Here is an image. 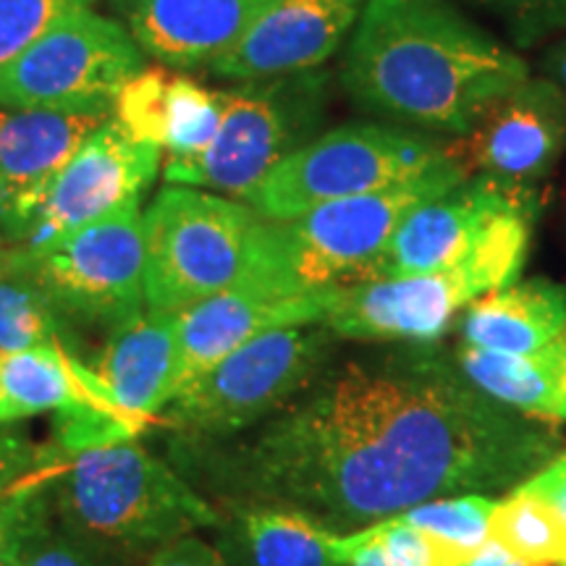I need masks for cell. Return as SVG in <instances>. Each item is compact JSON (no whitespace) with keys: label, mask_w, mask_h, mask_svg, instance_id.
I'll list each match as a JSON object with an SVG mask.
<instances>
[{"label":"cell","mask_w":566,"mask_h":566,"mask_svg":"<svg viewBox=\"0 0 566 566\" xmlns=\"http://www.w3.org/2000/svg\"><path fill=\"white\" fill-rule=\"evenodd\" d=\"M562 449L554 424L499 405L430 344L334 363L223 441L166 438L168 462L216 506L286 509L336 535L443 495L509 493Z\"/></svg>","instance_id":"cell-1"},{"label":"cell","mask_w":566,"mask_h":566,"mask_svg":"<svg viewBox=\"0 0 566 566\" xmlns=\"http://www.w3.org/2000/svg\"><path fill=\"white\" fill-rule=\"evenodd\" d=\"M530 80L509 51L449 0H365L342 82L363 108L417 132L464 137Z\"/></svg>","instance_id":"cell-2"},{"label":"cell","mask_w":566,"mask_h":566,"mask_svg":"<svg viewBox=\"0 0 566 566\" xmlns=\"http://www.w3.org/2000/svg\"><path fill=\"white\" fill-rule=\"evenodd\" d=\"M61 527L139 566L160 548L200 530H216L223 512L179 475L166 457L126 441L92 443L61 454L48 478Z\"/></svg>","instance_id":"cell-3"},{"label":"cell","mask_w":566,"mask_h":566,"mask_svg":"<svg viewBox=\"0 0 566 566\" xmlns=\"http://www.w3.org/2000/svg\"><path fill=\"white\" fill-rule=\"evenodd\" d=\"M451 158L384 192L321 205L292 221L254 226L250 263L237 286L271 296L321 294L365 281L367 268L409 212L467 179Z\"/></svg>","instance_id":"cell-4"},{"label":"cell","mask_w":566,"mask_h":566,"mask_svg":"<svg viewBox=\"0 0 566 566\" xmlns=\"http://www.w3.org/2000/svg\"><path fill=\"white\" fill-rule=\"evenodd\" d=\"M541 208L499 216L478 244L443 271L359 281L325 292V328L363 344H433L483 294L516 283Z\"/></svg>","instance_id":"cell-5"},{"label":"cell","mask_w":566,"mask_h":566,"mask_svg":"<svg viewBox=\"0 0 566 566\" xmlns=\"http://www.w3.org/2000/svg\"><path fill=\"white\" fill-rule=\"evenodd\" d=\"M338 342L321 323L268 331L184 384L155 428L181 441H223L258 428L334 365Z\"/></svg>","instance_id":"cell-6"},{"label":"cell","mask_w":566,"mask_h":566,"mask_svg":"<svg viewBox=\"0 0 566 566\" xmlns=\"http://www.w3.org/2000/svg\"><path fill=\"white\" fill-rule=\"evenodd\" d=\"M258 221L239 200L181 184L163 189L142 216L147 310L179 315L237 286Z\"/></svg>","instance_id":"cell-7"},{"label":"cell","mask_w":566,"mask_h":566,"mask_svg":"<svg viewBox=\"0 0 566 566\" xmlns=\"http://www.w3.org/2000/svg\"><path fill=\"white\" fill-rule=\"evenodd\" d=\"M449 160V147L412 129L342 126L286 155L244 205L265 221H292L321 205L384 192Z\"/></svg>","instance_id":"cell-8"},{"label":"cell","mask_w":566,"mask_h":566,"mask_svg":"<svg viewBox=\"0 0 566 566\" xmlns=\"http://www.w3.org/2000/svg\"><path fill=\"white\" fill-rule=\"evenodd\" d=\"M0 263L30 281L55 315L108 334L147 310L139 202L42 250H3Z\"/></svg>","instance_id":"cell-9"},{"label":"cell","mask_w":566,"mask_h":566,"mask_svg":"<svg viewBox=\"0 0 566 566\" xmlns=\"http://www.w3.org/2000/svg\"><path fill=\"white\" fill-rule=\"evenodd\" d=\"M321 87L323 76L300 71L226 92L218 137L200 158L168 160L166 181L208 187L242 202L273 166L300 150L321 111Z\"/></svg>","instance_id":"cell-10"},{"label":"cell","mask_w":566,"mask_h":566,"mask_svg":"<svg viewBox=\"0 0 566 566\" xmlns=\"http://www.w3.org/2000/svg\"><path fill=\"white\" fill-rule=\"evenodd\" d=\"M142 69V51L116 21L76 9L0 69V105L27 111L108 113Z\"/></svg>","instance_id":"cell-11"},{"label":"cell","mask_w":566,"mask_h":566,"mask_svg":"<svg viewBox=\"0 0 566 566\" xmlns=\"http://www.w3.org/2000/svg\"><path fill=\"white\" fill-rule=\"evenodd\" d=\"M160 166V147L129 137L105 118L55 174L38 212L11 250L34 252L113 212L137 205Z\"/></svg>","instance_id":"cell-12"},{"label":"cell","mask_w":566,"mask_h":566,"mask_svg":"<svg viewBox=\"0 0 566 566\" xmlns=\"http://www.w3.org/2000/svg\"><path fill=\"white\" fill-rule=\"evenodd\" d=\"M537 187L472 174L454 189L409 212L384 252L367 268L365 281L409 279L459 263L495 218L509 210L541 208Z\"/></svg>","instance_id":"cell-13"},{"label":"cell","mask_w":566,"mask_h":566,"mask_svg":"<svg viewBox=\"0 0 566 566\" xmlns=\"http://www.w3.org/2000/svg\"><path fill=\"white\" fill-rule=\"evenodd\" d=\"M566 150V92L551 80H527L495 101L475 129L449 147L467 174L535 187Z\"/></svg>","instance_id":"cell-14"},{"label":"cell","mask_w":566,"mask_h":566,"mask_svg":"<svg viewBox=\"0 0 566 566\" xmlns=\"http://www.w3.org/2000/svg\"><path fill=\"white\" fill-rule=\"evenodd\" d=\"M365 0H273L210 69L226 80H273L321 66L363 13Z\"/></svg>","instance_id":"cell-15"},{"label":"cell","mask_w":566,"mask_h":566,"mask_svg":"<svg viewBox=\"0 0 566 566\" xmlns=\"http://www.w3.org/2000/svg\"><path fill=\"white\" fill-rule=\"evenodd\" d=\"M108 113L27 111L0 105V233L17 244L42 197Z\"/></svg>","instance_id":"cell-16"},{"label":"cell","mask_w":566,"mask_h":566,"mask_svg":"<svg viewBox=\"0 0 566 566\" xmlns=\"http://www.w3.org/2000/svg\"><path fill=\"white\" fill-rule=\"evenodd\" d=\"M105 399L137 438L179 388V336L176 315L145 313L108 334L101 357L90 365Z\"/></svg>","instance_id":"cell-17"},{"label":"cell","mask_w":566,"mask_h":566,"mask_svg":"<svg viewBox=\"0 0 566 566\" xmlns=\"http://www.w3.org/2000/svg\"><path fill=\"white\" fill-rule=\"evenodd\" d=\"M325 292L271 296L233 286L176 315L179 388L208 373L252 338L292 325L323 323ZM176 388V391H179Z\"/></svg>","instance_id":"cell-18"},{"label":"cell","mask_w":566,"mask_h":566,"mask_svg":"<svg viewBox=\"0 0 566 566\" xmlns=\"http://www.w3.org/2000/svg\"><path fill=\"white\" fill-rule=\"evenodd\" d=\"M273 0H129L132 38L168 66H200L223 55Z\"/></svg>","instance_id":"cell-19"},{"label":"cell","mask_w":566,"mask_h":566,"mask_svg":"<svg viewBox=\"0 0 566 566\" xmlns=\"http://www.w3.org/2000/svg\"><path fill=\"white\" fill-rule=\"evenodd\" d=\"M48 412L105 415L126 438H134L113 412L92 367L63 342L0 354V428Z\"/></svg>","instance_id":"cell-20"},{"label":"cell","mask_w":566,"mask_h":566,"mask_svg":"<svg viewBox=\"0 0 566 566\" xmlns=\"http://www.w3.org/2000/svg\"><path fill=\"white\" fill-rule=\"evenodd\" d=\"M454 363L472 386L543 424L566 422V328L530 354H495L459 344Z\"/></svg>","instance_id":"cell-21"},{"label":"cell","mask_w":566,"mask_h":566,"mask_svg":"<svg viewBox=\"0 0 566 566\" xmlns=\"http://www.w3.org/2000/svg\"><path fill=\"white\" fill-rule=\"evenodd\" d=\"M221 512L212 548L226 566H344L336 533L302 514L273 506H223Z\"/></svg>","instance_id":"cell-22"},{"label":"cell","mask_w":566,"mask_h":566,"mask_svg":"<svg viewBox=\"0 0 566 566\" xmlns=\"http://www.w3.org/2000/svg\"><path fill=\"white\" fill-rule=\"evenodd\" d=\"M566 328V286L551 279L516 281L464 310L462 344L495 354H530Z\"/></svg>","instance_id":"cell-23"},{"label":"cell","mask_w":566,"mask_h":566,"mask_svg":"<svg viewBox=\"0 0 566 566\" xmlns=\"http://www.w3.org/2000/svg\"><path fill=\"white\" fill-rule=\"evenodd\" d=\"M491 541L525 566H564L566 516L514 488L493 509Z\"/></svg>","instance_id":"cell-24"},{"label":"cell","mask_w":566,"mask_h":566,"mask_svg":"<svg viewBox=\"0 0 566 566\" xmlns=\"http://www.w3.org/2000/svg\"><path fill=\"white\" fill-rule=\"evenodd\" d=\"M226 92H212L187 76H171L166 103L168 160H192L212 145L223 122Z\"/></svg>","instance_id":"cell-25"},{"label":"cell","mask_w":566,"mask_h":566,"mask_svg":"<svg viewBox=\"0 0 566 566\" xmlns=\"http://www.w3.org/2000/svg\"><path fill=\"white\" fill-rule=\"evenodd\" d=\"M499 499L501 495L488 493L443 495V499H430L394 516L405 525L420 527L424 533L441 537L449 546L475 556L491 541V516Z\"/></svg>","instance_id":"cell-26"},{"label":"cell","mask_w":566,"mask_h":566,"mask_svg":"<svg viewBox=\"0 0 566 566\" xmlns=\"http://www.w3.org/2000/svg\"><path fill=\"white\" fill-rule=\"evenodd\" d=\"M59 342V315L45 296L0 263V354Z\"/></svg>","instance_id":"cell-27"},{"label":"cell","mask_w":566,"mask_h":566,"mask_svg":"<svg viewBox=\"0 0 566 566\" xmlns=\"http://www.w3.org/2000/svg\"><path fill=\"white\" fill-rule=\"evenodd\" d=\"M168 84L171 74L166 69H139L113 101V118L129 132V137L160 150L166 145Z\"/></svg>","instance_id":"cell-28"},{"label":"cell","mask_w":566,"mask_h":566,"mask_svg":"<svg viewBox=\"0 0 566 566\" xmlns=\"http://www.w3.org/2000/svg\"><path fill=\"white\" fill-rule=\"evenodd\" d=\"M92 0H0V69L19 59L34 40Z\"/></svg>","instance_id":"cell-29"},{"label":"cell","mask_w":566,"mask_h":566,"mask_svg":"<svg viewBox=\"0 0 566 566\" xmlns=\"http://www.w3.org/2000/svg\"><path fill=\"white\" fill-rule=\"evenodd\" d=\"M27 566H139V564L122 554H116V551L97 546V543L71 533L66 527H61L59 522H55L53 506H51V514L42 520V525L32 537Z\"/></svg>","instance_id":"cell-30"},{"label":"cell","mask_w":566,"mask_h":566,"mask_svg":"<svg viewBox=\"0 0 566 566\" xmlns=\"http://www.w3.org/2000/svg\"><path fill=\"white\" fill-rule=\"evenodd\" d=\"M512 27L520 42L546 38L566 27V0H472Z\"/></svg>","instance_id":"cell-31"},{"label":"cell","mask_w":566,"mask_h":566,"mask_svg":"<svg viewBox=\"0 0 566 566\" xmlns=\"http://www.w3.org/2000/svg\"><path fill=\"white\" fill-rule=\"evenodd\" d=\"M51 446H34L24 433H19L13 424L0 428V491L19 483L30 472L45 462Z\"/></svg>","instance_id":"cell-32"},{"label":"cell","mask_w":566,"mask_h":566,"mask_svg":"<svg viewBox=\"0 0 566 566\" xmlns=\"http://www.w3.org/2000/svg\"><path fill=\"white\" fill-rule=\"evenodd\" d=\"M48 514H51V493H48L45 483V488H42L38 499L32 501L30 509L13 522V527L3 535V541H0V566H27L32 537Z\"/></svg>","instance_id":"cell-33"},{"label":"cell","mask_w":566,"mask_h":566,"mask_svg":"<svg viewBox=\"0 0 566 566\" xmlns=\"http://www.w3.org/2000/svg\"><path fill=\"white\" fill-rule=\"evenodd\" d=\"M53 459H55V449L51 446V449H48L45 462H42L38 470L30 472L27 478H21L19 483H13L11 488H6V491H0V541H3V535L13 527V522L30 509V504L38 499L42 488H45L48 475H51Z\"/></svg>","instance_id":"cell-34"},{"label":"cell","mask_w":566,"mask_h":566,"mask_svg":"<svg viewBox=\"0 0 566 566\" xmlns=\"http://www.w3.org/2000/svg\"><path fill=\"white\" fill-rule=\"evenodd\" d=\"M520 491L546 501L548 506H554L558 514L566 516V449L558 451L554 459H548L535 475H530L520 485Z\"/></svg>","instance_id":"cell-35"},{"label":"cell","mask_w":566,"mask_h":566,"mask_svg":"<svg viewBox=\"0 0 566 566\" xmlns=\"http://www.w3.org/2000/svg\"><path fill=\"white\" fill-rule=\"evenodd\" d=\"M145 566H226V562L212 548V543L202 541L200 535H187L160 548L158 554L147 558Z\"/></svg>","instance_id":"cell-36"},{"label":"cell","mask_w":566,"mask_h":566,"mask_svg":"<svg viewBox=\"0 0 566 566\" xmlns=\"http://www.w3.org/2000/svg\"><path fill=\"white\" fill-rule=\"evenodd\" d=\"M336 554L344 566H396L384 543L373 535L370 527L357 533L336 535Z\"/></svg>","instance_id":"cell-37"},{"label":"cell","mask_w":566,"mask_h":566,"mask_svg":"<svg viewBox=\"0 0 566 566\" xmlns=\"http://www.w3.org/2000/svg\"><path fill=\"white\" fill-rule=\"evenodd\" d=\"M467 566H525V564L516 562V558L509 554V551L501 548L499 543L488 541L485 546L480 548L470 562H467Z\"/></svg>","instance_id":"cell-38"},{"label":"cell","mask_w":566,"mask_h":566,"mask_svg":"<svg viewBox=\"0 0 566 566\" xmlns=\"http://www.w3.org/2000/svg\"><path fill=\"white\" fill-rule=\"evenodd\" d=\"M546 69H548V80L556 82L558 87L566 92V40L558 42L554 51L548 53Z\"/></svg>","instance_id":"cell-39"},{"label":"cell","mask_w":566,"mask_h":566,"mask_svg":"<svg viewBox=\"0 0 566 566\" xmlns=\"http://www.w3.org/2000/svg\"><path fill=\"white\" fill-rule=\"evenodd\" d=\"M0 252H3V233H0Z\"/></svg>","instance_id":"cell-40"},{"label":"cell","mask_w":566,"mask_h":566,"mask_svg":"<svg viewBox=\"0 0 566 566\" xmlns=\"http://www.w3.org/2000/svg\"><path fill=\"white\" fill-rule=\"evenodd\" d=\"M564 566H566V564H564Z\"/></svg>","instance_id":"cell-41"}]
</instances>
